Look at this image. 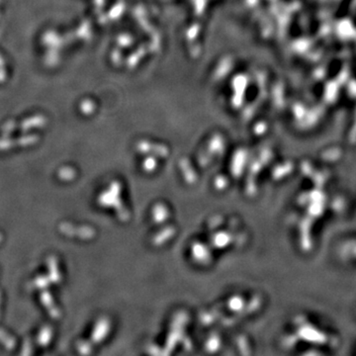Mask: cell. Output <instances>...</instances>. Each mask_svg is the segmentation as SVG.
<instances>
[{"mask_svg": "<svg viewBox=\"0 0 356 356\" xmlns=\"http://www.w3.org/2000/svg\"><path fill=\"white\" fill-rule=\"evenodd\" d=\"M41 299H42V303L44 304V307L47 308L50 316L53 319H59V316H60V312L57 308V306L55 305V303L53 301V298L50 295V293L44 291L41 295Z\"/></svg>", "mask_w": 356, "mask_h": 356, "instance_id": "6da1fadb", "label": "cell"}, {"mask_svg": "<svg viewBox=\"0 0 356 356\" xmlns=\"http://www.w3.org/2000/svg\"><path fill=\"white\" fill-rule=\"evenodd\" d=\"M48 265L50 268V278L51 280L55 283H58L60 281L61 276L59 273V267H58V262H57V258L54 256H51L48 259Z\"/></svg>", "mask_w": 356, "mask_h": 356, "instance_id": "7a4b0ae2", "label": "cell"}, {"mask_svg": "<svg viewBox=\"0 0 356 356\" xmlns=\"http://www.w3.org/2000/svg\"><path fill=\"white\" fill-rule=\"evenodd\" d=\"M0 342L8 349H12L16 344V341L13 339V337H11L2 328H0Z\"/></svg>", "mask_w": 356, "mask_h": 356, "instance_id": "3957f363", "label": "cell"}, {"mask_svg": "<svg viewBox=\"0 0 356 356\" xmlns=\"http://www.w3.org/2000/svg\"><path fill=\"white\" fill-rule=\"evenodd\" d=\"M52 328L50 326H44V328L41 330L39 338H38V342L40 345L46 346L49 344V342L52 339Z\"/></svg>", "mask_w": 356, "mask_h": 356, "instance_id": "277c9868", "label": "cell"}, {"mask_svg": "<svg viewBox=\"0 0 356 356\" xmlns=\"http://www.w3.org/2000/svg\"><path fill=\"white\" fill-rule=\"evenodd\" d=\"M59 177L61 180H71L74 177V170L70 168H62L59 170Z\"/></svg>", "mask_w": 356, "mask_h": 356, "instance_id": "5b68a950", "label": "cell"}, {"mask_svg": "<svg viewBox=\"0 0 356 356\" xmlns=\"http://www.w3.org/2000/svg\"><path fill=\"white\" fill-rule=\"evenodd\" d=\"M49 282L50 281H49V278H48V277H46V276H39V277H37V278L34 280L33 284H34V286H35L36 288H44V287L49 285Z\"/></svg>", "mask_w": 356, "mask_h": 356, "instance_id": "8992f818", "label": "cell"}, {"mask_svg": "<svg viewBox=\"0 0 356 356\" xmlns=\"http://www.w3.org/2000/svg\"><path fill=\"white\" fill-rule=\"evenodd\" d=\"M1 240H2V236L0 235V241H1Z\"/></svg>", "mask_w": 356, "mask_h": 356, "instance_id": "52a82bcc", "label": "cell"}, {"mask_svg": "<svg viewBox=\"0 0 356 356\" xmlns=\"http://www.w3.org/2000/svg\"><path fill=\"white\" fill-rule=\"evenodd\" d=\"M0 303H1V294H0Z\"/></svg>", "mask_w": 356, "mask_h": 356, "instance_id": "ba28073f", "label": "cell"}]
</instances>
